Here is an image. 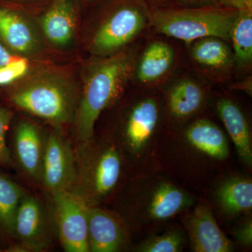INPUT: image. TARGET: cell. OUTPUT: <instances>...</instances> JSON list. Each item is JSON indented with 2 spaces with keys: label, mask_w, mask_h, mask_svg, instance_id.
<instances>
[{
  "label": "cell",
  "mask_w": 252,
  "mask_h": 252,
  "mask_svg": "<svg viewBox=\"0 0 252 252\" xmlns=\"http://www.w3.org/2000/svg\"><path fill=\"white\" fill-rule=\"evenodd\" d=\"M162 122L160 99L154 95L142 96L129 104L116 130L109 132L120 147L129 175L157 169L154 154Z\"/></svg>",
  "instance_id": "obj_5"
},
{
  "label": "cell",
  "mask_w": 252,
  "mask_h": 252,
  "mask_svg": "<svg viewBox=\"0 0 252 252\" xmlns=\"http://www.w3.org/2000/svg\"><path fill=\"white\" fill-rule=\"evenodd\" d=\"M130 53H119L93 65L86 77L79 107L76 109L75 132L80 143L91 140L102 113L114 105L132 74Z\"/></svg>",
  "instance_id": "obj_4"
},
{
  "label": "cell",
  "mask_w": 252,
  "mask_h": 252,
  "mask_svg": "<svg viewBox=\"0 0 252 252\" xmlns=\"http://www.w3.org/2000/svg\"><path fill=\"white\" fill-rule=\"evenodd\" d=\"M16 58H17V56L11 54L9 50L0 43V67L13 61Z\"/></svg>",
  "instance_id": "obj_30"
},
{
  "label": "cell",
  "mask_w": 252,
  "mask_h": 252,
  "mask_svg": "<svg viewBox=\"0 0 252 252\" xmlns=\"http://www.w3.org/2000/svg\"><path fill=\"white\" fill-rule=\"evenodd\" d=\"M24 190L7 176L0 172V228L13 234L15 217Z\"/></svg>",
  "instance_id": "obj_22"
},
{
  "label": "cell",
  "mask_w": 252,
  "mask_h": 252,
  "mask_svg": "<svg viewBox=\"0 0 252 252\" xmlns=\"http://www.w3.org/2000/svg\"><path fill=\"white\" fill-rule=\"evenodd\" d=\"M174 60V51L166 43L155 41L144 51L137 70V77L143 84L154 82L168 72Z\"/></svg>",
  "instance_id": "obj_20"
},
{
  "label": "cell",
  "mask_w": 252,
  "mask_h": 252,
  "mask_svg": "<svg viewBox=\"0 0 252 252\" xmlns=\"http://www.w3.org/2000/svg\"><path fill=\"white\" fill-rule=\"evenodd\" d=\"M248 9L252 10V0H244Z\"/></svg>",
  "instance_id": "obj_32"
},
{
  "label": "cell",
  "mask_w": 252,
  "mask_h": 252,
  "mask_svg": "<svg viewBox=\"0 0 252 252\" xmlns=\"http://www.w3.org/2000/svg\"><path fill=\"white\" fill-rule=\"evenodd\" d=\"M52 194L61 245L67 252H89L88 207L77 194L68 190Z\"/></svg>",
  "instance_id": "obj_11"
},
{
  "label": "cell",
  "mask_w": 252,
  "mask_h": 252,
  "mask_svg": "<svg viewBox=\"0 0 252 252\" xmlns=\"http://www.w3.org/2000/svg\"><path fill=\"white\" fill-rule=\"evenodd\" d=\"M206 94L198 83L184 79L172 86L166 97L167 128L176 129L191 122L205 106Z\"/></svg>",
  "instance_id": "obj_15"
},
{
  "label": "cell",
  "mask_w": 252,
  "mask_h": 252,
  "mask_svg": "<svg viewBox=\"0 0 252 252\" xmlns=\"http://www.w3.org/2000/svg\"><path fill=\"white\" fill-rule=\"evenodd\" d=\"M0 37L18 54H31L36 46L35 36L27 21L8 8L0 7Z\"/></svg>",
  "instance_id": "obj_19"
},
{
  "label": "cell",
  "mask_w": 252,
  "mask_h": 252,
  "mask_svg": "<svg viewBox=\"0 0 252 252\" xmlns=\"http://www.w3.org/2000/svg\"><path fill=\"white\" fill-rule=\"evenodd\" d=\"M13 235L22 252H41L49 248L51 233L44 207L34 197L24 195L15 217Z\"/></svg>",
  "instance_id": "obj_14"
},
{
  "label": "cell",
  "mask_w": 252,
  "mask_h": 252,
  "mask_svg": "<svg viewBox=\"0 0 252 252\" xmlns=\"http://www.w3.org/2000/svg\"><path fill=\"white\" fill-rule=\"evenodd\" d=\"M143 0H126L119 5L94 34V54L109 55L132 40L142 31L148 17Z\"/></svg>",
  "instance_id": "obj_9"
},
{
  "label": "cell",
  "mask_w": 252,
  "mask_h": 252,
  "mask_svg": "<svg viewBox=\"0 0 252 252\" xmlns=\"http://www.w3.org/2000/svg\"><path fill=\"white\" fill-rule=\"evenodd\" d=\"M75 172V154L70 144L57 132L45 138L41 182L51 193L69 190Z\"/></svg>",
  "instance_id": "obj_13"
},
{
  "label": "cell",
  "mask_w": 252,
  "mask_h": 252,
  "mask_svg": "<svg viewBox=\"0 0 252 252\" xmlns=\"http://www.w3.org/2000/svg\"><path fill=\"white\" fill-rule=\"evenodd\" d=\"M29 63L22 58H16L13 61L0 67V86L12 84L27 74Z\"/></svg>",
  "instance_id": "obj_26"
},
{
  "label": "cell",
  "mask_w": 252,
  "mask_h": 252,
  "mask_svg": "<svg viewBox=\"0 0 252 252\" xmlns=\"http://www.w3.org/2000/svg\"><path fill=\"white\" fill-rule=\"evenodd\" d=\"M198 198L165 172L152 169L130 176L112 203L133 240H140L166 228Z\"/></svg>",
  "instance_id": "obj_2"
},
{
  "label": "cell",
  "mask_w": 252,
  "mask_h": 252,
  "mask_svg": "<svg viewBox=\"0 0 252 252\" xmlns=\"http://www.w3.org/2000/svg\"><path fill=\"white\" fill-rule=\"evenodd\" d=\"M122 150L111 133L80 143L75 154V172L69 191L89 206L112 203L129 177Z\"/></svg>",
  "instance_id": "obj_3"
},
{
  "label": "cell",
  "mask_w": 252,
  "mask_h": 252,
  "mask_svg": "<svg viewBox=\"0 0 252 252\" xmlns=\"http://www.w3.org/2000/svg\"><path fill=\"white\" fill-rule=\"evenodd\" d=\"M1 249H0V252H1Z\"/></svg>",
  "instance_id": "obj_34"
},
{
  "label": "cell",
  "mask_w": 252,
  "mask_h": 252,
  "mask_svg": "<svg viewBox=\"0 0 252 252\" xmlns=\"http://www.w3.org/2000/svg\"><path fill=\"white\" fill-rule=\"evenodd\" d=\"M239 11L223 6L157 7L148 17L158 32L187 43L205 37L229 41L232 27Z\"/></svg>",
  "instance_id": "obj_6"
},
{
  "label": "cell",
  "mask_w": 252,
  "mask_h": 252,
  "mask_svg": "<svg viewBox=\"0 0 252 252\" xmlns=\"http://www.w3.org/2000/svg\"><path fill=\"white\" fill-rule=\"evenodd\" d=\"M143 1H148V2L152 3V4L159 5L165 4V3L167 2L170 0H143Z\"/></svg>",
  "instance_id": "obj_31"
},
{
  "label": "cell",
  "mask_w": 252,
  "mask_h": 252,
  "mask_svg": "<svg viewBox=\"0 0 252 252\" xmlns=\"http://www.w3.org/2000/svg\"><path fill=\"white\" fill-rule=\"evenodd\" d=\"M192 58L199 64L207 67L223 68L231 60V53L223 39L205 37L199 39L190 50Z\"/></svg>",
  "instance_id": "obj_23"
},
{
  "label": "cell",
  "mask_w": 252,
  "mask_h": 252,
  "mask_svg": "<svg viewBox=\"0 0 252 252\" xmlns=\"http://www.w3.org/2000/svg\"><path fill=\"white\" fill-rule=\"evenodd\" d=\"M220 6L229 9H233L240 11L248 9L244 0H217Z\"/></svg>",
  "instance_id": "obj_29"
},
{
  "label": "cell",
  "mask_w": 252,
  "mask_h": 252,
  "mask_svg": "<svg viewBox=\"0 0 252 252\" xmlns=\"http://www.w3.org/2000/svg\"><path fill=\"white\" fill-rule=\"evenodd\" d=\"M88 1H94V0H88Z\"/></svg>",
  "instance_id": "obj_33"
},
{
  "label": "cell",
  "mask_w": 252,
  "mask_h": 252,
  "mask_svg": "<svg viewBox=\"0 0 252 252\" xmlns=\"http://www.w3.org/2000/svg\"><path fill=\"white\" fill-rule=\"evenodd\" d=\"M13 113L6 107H0V165L11 167L14 165L12 157L7 143L6 132L12 120Z\"/></svg>",
  "instance_id": "obj_25"
},
{
  "label": "cell",
  "mask_w": 252,
  "mask_h": 252,
  "mask_svg": "<svg viewBox=\"0 0 252 252\" xmlns=\"http://www.w3.org/2000/svg\"><path fill=\"white\" fill-rule=\"evenodd\" d=\"M133 240L130 230L117 212L102 206L88 207L89 252L132 251Z\"/></svg>",
  "instance_id": "obj_12"
},
{
  "label": "cell",
  "mask_w": 252,
  "mask_h": 252,
  "mask_svg": "<svg viewBox=\"0 0 252 252\" xmlns=\"http://www.w3.org/2000/svg\"><path fill=\"white\" fill-rule=\"evenodd\" d=\"M216 109L225 130L234 145L237 157L248 172L252 171V135L251 127L243 109L228 97H220Z\"/></svg>",
  "instance_id": "obj_16"
},
{
  "label": "cell",
  "mask_w": 252,
  "mask_h": 252,
  "mask_svg": "<svg viewBox=\"0 0 252 252\" xmlns=\"http://www.w3.org/2000/svg\"><path fill=\"white\" fill-rule=\"evenodd\" d=\"M41 27L46 38L53 44H69L76 31L74 0H54L41 18Z\"/></svg>",
  "instance_id": "obj_18"
},
{
  "label": "cell",
  "mask_w": 252,
  "mask_h": 252,
  "mask_svg": "<svg viewBox=\"0 0 252 252\" xmlns=\"http://www.w3.org/2000/svg\"><path fill=\"white\" fill-rule=\"evenodd\" d=\"M193 252H232L233 242L220 228L207 199L199 195L198 202L178 217Z\"/></svg>",
  "instance_id": "obj_10"
},
{
  "label": "cell",
  "mask_w": 252,
  "mask_h": 252,
  "mask_svg": "<svg viewBox=\"0 0 252 252\" xmlns=\"http://www.w3.org/2000/svg\"><path fill=\"white\" fill-rule=\"evenodd\" d=\"M176 2L185 7H205L220 6L217 0H175Z\"/></svg>",
  "instance_id": "obj_28"
},
{
  "label": "cell",
  "mask_w": 252,
  "mask_h": 252,
  "mask_svg": "<svg viewBox=\"0 0 252 252\" xmlns=\"http://www.w3.org/2000/svg\"><path fill=\"white\" fill-rule=\"evenodd\" d=\"M44 145L45 139L37 126L31 122L18 126L14 137L15 154L20 167L32 180L41 181Z\"/></svg>",
  "instance_id": "obj_17"
},
{
  "label": "cell",
  "mask_w": 252,
  "mask_h": 252,
  "mask_svg": "<svg viewBox=\"0 0 252 252\" xmlns=\"http://www.w3.org/2000/svg\"><path fill=\"white\" fill-rule=\"evenodd\" d=\"M11 101L18 108L57 127L72 120L75 111L74 91L67 83L55 77L30 81L11 94Z\"/></svg>",
  "instance_id": "obj_7"
},
{
  "label": "cell",
  "mask_w": 252,
  "mask_h": 252,
  "mask_svg": "<svg viewBox=\"0 0 252 252\" xmlns=\"http://www.w3.org/2000/svg\"><path fill=\"white\" fill-rule=\"evenodd\" d=\"M188 245L185 228L180 222H171L163 230L147 235L134 244L132 252H182Z\"/></svg>",
  "instance_id": "obj_21"
},
{
  "label": "cell",
  "mask_w": 252,
  "mask_h": 252,
  "mask_svg": "<svg viewBox=\"0 0 252 252\" xmlns=\"http://www.w3.org/2000/svg\"><path fill=\"white\" fill-rule=\"evenodd\" d=\"M233 162L226 134L204 117L179 128L162 130L154 154L156 168L198 195L233 170Z\"/></svg>",
  "instance_id": "obj_1"
},
{
  "label": "cell",
  "mask_w": 252,
  "mask_h": 252,
  "mask_svg": "<svg viewBox=\"0 0 252 252\" xmlns=\"http://www.w3.org/2000/svg\"><path fill=\"white\" fill-rule=\"evenodd\" d=\"M202 195L220 222L235 223L252 215V179L234 169L220 176Z\"/></svg>",
  "instance_id": "obj_8"
},
{
  "label": "cell",
  "mask_w": 252,
  "mask_h": 252,
  "mask_svg": "<svg viewBox=\"0 0 252 252\" xmlns=\"http://www.w3.org/2000/svg\"><path fill=\"white\" fill-rule=\"evenodd\" d=\"M230 39L233 41L235 59L240 63L252 59V10L239 11L232 27Z\"/></svg>",
  "instance_id": "obj_24"
},
{
  "label": "cell",
  "mask_w": 252,
  "mask_h": 252,
  "mask_svg": "<svg viewBox=\"0 0 252 252\" xmlns=\"http://www.w3.org/2000/svg\"><path fill=\"white\" fill-rule=\"evenodd\" d=\"M233 243L240 248L251 250L252 248V215L242 217L233 223L231 228Z\"/></svg>",
  "instance_id": "obj_27"
}]
</instances>
